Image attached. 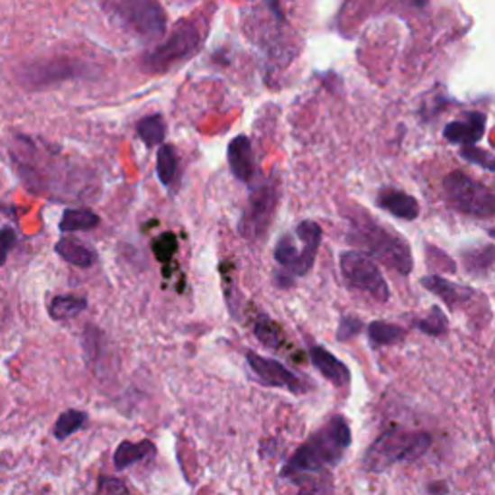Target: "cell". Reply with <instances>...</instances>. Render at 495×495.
<instances>
[{"mask_svg":"<svg viewBox=\"0 0 495 495\" xmlns=\"http://www.w3.org/2000/svg\"><path fill=\"white\" fill-rule=\"evenodd\" d=\"M414 325H417L424 335H430V337H444L449 329L447 317L439 310V307H432L430 314L426 317H418L414 321Z\"/></svg>","mask_w":495,"mask_h":495,"instance_id":"26","label":"cell"},{"mask_svg":"<svg viewBox=\"0 0 495 495\" xmlns=\"http://www.w3.org/2000/svg\"><path fill=\"white\" fill-rule=\"evenodd\" d=\"M275 188L271 184H261L250 196V204L243 219V234L260 238L270 225L275 209Z\"/></svg>","mask_w":495,"mask_h":495,"instance_id":"11","label":"cell"},{"mask_svg":"<svg viewBox=\"0 0 495 495\" xmlns=\"http://www.w3.org/2000/svg\"><path fill=\"white\" fill-rule=\"evenodd\" d=\"M447 204L459 213L486 219L495 215V190L461 170L451 172L444 180Z\"/></svg>","mask_w":495,"mask_h":495,"instance_id":"8","label":"cell"},{"mask_svg":"<svg viewBox=\"0 0 495 495\" xmlns=\"http://www.w3.org/2000/svg\"><path fill=\"white\" fill-rule=\"evenodd\" d=\"M155 445L151 441H140V444H132V441H123L115 451V466L116 471H124V468L136 464L147 457H153Z\"/></svg>","mask_w":495,"mask_h":495,"instance_id":"18","label":"cell"},{"mask_svg":"<svg viewBox=\"0 0 495 495\" xmlns=\"http://www.w3.org/2000/svg\"><path fill=\"white\" fill-rule=\"evenodd\" d=\"M253 335H256V339L263 346H267V349H275V351L283 349V344L287 341L283 329H280L275 321L267 316H260L256 324H253Z\"/></svg>","mask_w":495,"mask_h":495,"instance_id":"20","label":"cell"},{"mask_svg":"<svg viewBox=\"0 0 495 495\" xmlns=\"http://www.w3.org/2000/svg\"><path fill=\"white\" fill-rule=\"evenodd\" d=\"M351 243L362 248L368 256L391 267L399 275H410L414 260L410 246L405 238L397 236L393 231L385 229L373 219H356L351 225Z\"/></svg>","mask_w":495,"mask_h":495,"instance_id":"2","label":"cell"},{"mask_svg":"<svg viewBox=\"0 0 495 495\" xmlns=\"http://www.w3.org/2000/svg\"><path fill=\"white\" fill-rule=\"evenodd\" d=\"M99 495H130L123 480L101 476L99 478Z\"/></svg>","mask_w":495,"mask_h":495,"instance_id":"28","label":"cell"},{"mask_svg":"<svg viewBox=\"0 0 495 495\" xmlns=\"http://www.w3.org/2000/svg\"><path fill=\"white\" fill-rule=\"evenodd\" d=\"M351 441L353 434L349 422L343 417H333L297 449L283 468V476L289 480H300L302 476L337 466L344 451L351 447Z\"/></svg>","mask_w":495,"mask_h":495,"instance_id":"1","label":"cell"},{"mask_svg":"<svg viewBox=\"0 0 495 495\" xmlns=\"http://www.w3.org/2000/svg\"><path fill=\"white\" fill-rule=\"evenodd\" d=\"M177 250H179V240L172 233L160 234L153 243V252L159 261H169L172 256H175Z\"/></svg>","mask_w":495,"mask_h":495,"instance_id":"27","label":"cell"},{"mask_svg":"<svg viewBox=\"0 0 495 495\" xmlns=\"http://www.w3.org/2000/svg\"><path fill=\"white\" fill-rule=\"evenodd\" d=\"M491 236H495V233H491Z\"/></svg>","mask_w":495,"mask_h":495,"instance_id":"32","label":"cell"},{"mask_svg":"<svg viewBox=\"0 0 495 495\" xmlns=\"http://www.w3.org/2000/svg\"><path fill=\"white\" fill-rule=\"evenodd\" d=\"M91 76H97L96 66L70 57L35 60L18 70V79L30 89H43L69 82V79H84Z\"/></svg>","mask_w":495,"mask_h":495,"instance_id":"9","label":"cell"},{"mask_svg":"<svg viewBox=\"0 0 495 495\" xmlns=\"http://www.w3.org/2000/svg\"><path fill=\"white\" fill-rule=\"evenodd\" d=\"M177 169H179V159L175 153V147L163 143L159 147L157 153V177L163 186H170L177 179Z\"/></svg>","mask_w":495,"mask_h":495,"instance_id":"23","label":"cell"},{"mask_svg":"<svg viewBox=\"0 0 495 495\" xmlns=\"http://www.w3.org/2000/svg\"><path fill=\"white\" fill-rule=\"evenodd\" d=\"M202 45V32L192 20L180 22L163 43L143 57V69L150 74H160L188 60Z\"/></svg>","mask_w":495,"mask_h":495,"instance_id":"6","label":"cell"},{"mask_svg":"<svg viewBox=\"0 0 495 495\" xmlns=\"http://www.w3.org/2000/svg\"><path fill=\"white\" fill-rule=\"evenodd\" d=\"M86 420H87V414L82 412V410H74V408L64 410V412L60 414V417H59V420H57V424H55V430H52V434H55L57 439L62 441V439L70 437V435H74L76 432L82 430L84 424H86Z\"/></svg>","mask_w":495,"mask_h":495,"instance_id":"25","label":"cell"},{"mask_svg":"<svg viewBox=\"0 0 495 495\" xmlns=\"http://www.w3.org/2000/svg\"><path fill=\"white\" fill-rule=\"evenodd\" d=\"M422 285H424L426 290L434 292L437 298H441V300H444L451 307H459V306L466 304L468 300H471L474 297V290L472 289L453 283V280H447V279L439 277V275H427V277H424L422 279Z\"/></svg>","mask_w":495,"mask_h":495,"instance_id":"14","label":"cell"},{"mask_svg":"<svg viewBox=\"0 0 495 495\" xmlns=\"http://www.w3.org/2000/svg\"><path fill=\"white\" fill-rule=\"evenodd\" d=\"M310 360L321 376L329 380L333 385L344 387L351 383V370L346 368L337 356H333L329 351H325L324 346H312Z\"/></svg>","mask_w":495,"mask_h":495,"instance_id":"13","label":"cell"},{"mask_svg":"<svg viewBox=\"0 0 495 495\" xmlns=\"http://www.w3.org/2000/svg\"><path fill=\"white\" fill-rule=\"evenodd\" d=\"M463 157L466 160H471V163H474V165H480L488 170H495V159L486 151L476 150V147H468V150H463Z\"/></svg>","mask_w":495,"mask_h":495,"instance_id":"30","label":"cell"},{"mask_svg":"<svg viewBox=\"0 0 495 495\" xmlns=\"http://www.w3.org/2000/svg\"><path fill=\"white\" fill-rule=\"evenodd\" d=\"M484 115L472 113L466 116V120L451 123L444 130V136L453 143H476L484 133Z\"/></svg>","mask_w":495,"mask_h":495,"instance_id":"16","label":"cell"},{"mask_svg":"<svg viewBox=\"0 0 495 495\" xmlns=\"http://www.w3.org/2000/svg\"><path fill=\"white\" fill-rule=\"evenodd\" d=\"M378 206L385 211H390L391 215H395L399 219H405V221H414L420 213V206L417 199L408 196L407 192L393 190V188H387V190L380 192Z\"/></svg>","mask_w":495,"mask_h":495,"instance_id":"15","label":"cell"},{"mask_svg":"<svg viewBox=\"0 0 495 495\" xmlns=\"http://www.w3.org/2000/svg\"><path fill=\"white\" fill-rule=\"evenodd\" d=\"M229 167L233 175L240 180L250 184L256 175V160H253L252 143L246 136H236L229 143Z\"/></svg>","mask_w":495,"mask_h":495,"instance_id":"12","label":"cell"},{"mask_svg":"<svg viewBox=\"0 0 495 495\" xmlns=\"http://www.w3.org/2000/svg\"><path fill=\"white\" fill-rule=\"evenodd\" d=\"M246 360L250 370L256 373L260 383L267 387H280V390H289L290 393L297 395L307 391V385L304 383V380L298 378L294 371H290L285 364H280L279 360L267 358L256 353H248Z\"/></svg>","mask_w":495,"mask_h":495,"instance_id":"10","label":"cell"},{"mask_svg":"<svg viewBox=\"0 0 495 495\" xmlns=\"http://www.w3.org/2000/svg\"><path fill=\"white\" fill-rule=\"evenodd\" d=\"M432 437L426 432H407L400 427H390L383 432L364 457V468L370 472H381L397 463L420 459L430 449Z\"/></svg>","mask_w":495,"mask_h":495,"instance_id":"3","label":"cell"},{"mask_svg":"<svg viewBox=\"0 0 495 495\" xmlns=\"http://www.w3.org/2000/svg\"><path fill=\"white\" fill-rule=\"evenodd\" d=\"M101 219L97 213L91 209H66L60 219L62 233H78V231H91L99 226Z\"/></svg>","mask_w":495,"mask_h":495,"instance_id":"19","label":"cell"},{"mask_svg":"<svg viewBox=\"0 0 495 495\" xmlns=\"http://www.w3.org/2000/svg\"><path fill=\"white\" fill-rule=\"evenodd\" d=\"M138 133H140V138L143 140V143L147 147L163 145L165 133H167L163 116H160V115H151V116L142 118L140 124H138Z\"/></svg>","mask_w":495,"mask_h":495,"instance_id":"24","label":"cell"},{"mask_svg":"<svg viewBox=\"0 0 495 495\" xmlns=\"http://www.w3.org/2000/svg\"><path fill=\"white\" fill-rule=\"evenodd\" d=\"M106 10L120 28L145 39V41L163 37L167 30L165 10L157 0H111Z\"/></svg>","mask_w":495,"mask_h":495,"instance_id":"5","label":"cell"},{"mask_svg":"<svg viewBox=\"0 0 495 495\" xmlns=\"http://www.w3.org/2000/svg\"><path fill=\"white\" fill-rule=\"evenodd\" d=\"M300 240V246L297 244L292 234H283L275 244L273 256L275 261L283 267V273L289 277H304L312 271L316 263L317 250L321 244V226L314 221H302L297 226V233H294Z\"/></svg>","mask_w":495,"mask_h":495,"instance_id":"4","label":"cell"},{"mask_svg":"<svg viewBox=\"0 0 495 495\" xmlns=\"http://www.w3.org/2000/svg\"><path fill=\"white\" fill-rule=\"evenodd\" d=\"M341 275L349 289L364 294L366 298L376 300L380 304L390 302L391 292L380 267L371 256L362 250L343 252L339 258Z\"/></svg>","mask_w":495,"mask_h":495,"instance_id":"7","label":"cell"},{"mask_svg":"<svg viewBox=\"0 0 495 495\" xmlns=\"http://www.w3.org/2000/svg\"><path fill=\"white\" fill-rule=\"evenodd\" d=\"M360 329H362V321H360L358 317H353V316H344V317L341 319L339 329H337V339H339V341L351 339V337L358 335Z\"/></svg>","mask_w":495,"mask_h":495,"instance_id":"29","label":"cell"},{"mask_svg":"<svg viewBox=\"0 0 495 495\" xmlns=\"http://www.w3.org/2000/svg\"><path fill=\"white\" fill-rule=\"evenodd\" d=\"M407 331L395 325V324H387V321H371L368 325V337L376 346L383 344H397L405 339Z\"/></svg>","mask_w":495,"mask_h":495,"instance_id":"22","label":"cell"},{"mask_svg":"<svg viewBox=\"0 0 495 495\" xmlns=\"http://www.w3.org/2000/svg\"><path fill=\"white\" fill-rule=\"evenodd\" d=\"M14 246H16V233L14 229L6 226V229L0 231V267L6 263L8 253Z\"/></svg>","mask_w":495,"mask_h":495,"instance_id":"31","label":"cell"},{"mask_svg":"<svg viewBox=\"0 0 495 495\" xmlns=\"http://www.w3.org/2000/svg\"><path fill=\"white\" fill-rule=\"evenodd\" d=\"M87 307V300L84 297H72V294H60L49 304V314L52 319H70L82 314Z\"/></svg>","mask_w":495,"mask_h":495,"instance_id":"21","label":"cell"},{"mask_svg":"<svg viewBox=\"0 0 495 495\" xmlns=\"http://www.w3.org/2000/svg\"><path fill=\"white\" fill-rule=\"evenodd\" d=\"M59 256L74 267H79V270H87V267H93L97 263V252L78 243L76 238H62L55 246Z\"/></svg>","mask_w":495,"mask_h":495,"instance_id":"17","label":"cell"}]
</instances>
